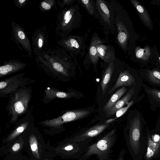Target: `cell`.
Listing matches in <instances>:
<instances>
[{
    "label": "cell",
    "instance_id": "cell-1",
    "mask_svg": "<svg viewBox=\"0 0 160 160\" xmlns=\"http://www.w3.org/2000/svg\"><path fill=\"white\" fill-rule=\"evenodd\" d=\"M116 131L113 129L94 143L89 145L78 160H87L95 155L97 160H112L113 147L117 140Z\"/></svg>",
    "mask_w": 160,
    "mask_h": 160
},
{
    "label": "cell",
    "instance_id": "cell-2",
    "mask_svg": "<svg viewBox=\"0 0 160 160\" xmlns=\"http://www.w3.org/2000/svg\"><path fill=\"white\" fill-rule=\"evenodd\" d=\"M31 97L30 89L25 87L18 89L11 94L7 108L8 114L11 116V121H16L19 116L26 111Z\"/></svg>",
    "mask_w": 160,
    "mask_h": 160
},
{
    "label": "cell",
    "instance_id": "cell-3",
    "mask_svg": "<svg viewBox=\"0 0 160 160\" xmlns=\"http://www.w3.org/2000/svg\"><path fill=\"white\" fill-rule=\"evenodd\" d=\"M23 73H22L1 81L0 82V97H6L18 89L34 82V80L23 78Z\"/></svg>",
    "mask_w": 160,
    "mask_h": 160
},
{
    "label": "cell",
    "instance_id": "cell-4",
    "mask_svg": "<svg viewBox=\"0 0 160 160\" xmlns=\"http://www.w3.org/2000/svg\"><path fill=\"white\" fill-rule=\"evenodd\" d=\"M89 113V111L85 110L69 111L57 118L43 121L42 122V124L48 126L58 127L64 123L84 118Z\"/></svg>",
    "mask_w": 160,
    "mask_h": 160
},
{
    "label": "cell",
    "instance_id": "cell-5",
    "mask_svg": "<svg viewBox=\"0 0 160 160\" xmlns=\"http://www.w3.org/2000/svg\"><path fill=\"white\" fill-rule=\"evenodd\" d=\"M129 134L126 140L132 150L135 154L139 151L141 121L136 116L130 122Z\"/></svg>",
    "mask_w": 160,
    "mask_h": 160
},
{
    "label": "cell",
    "instance_id": "cell-6",
    "mask_svg": "<svg viewBox=\"0 0 160 160\" xmlns=\"http://www.w3.org/2000/svg\"><path fill=\"white\" fill-rule=\"evenodd\" d=\"M108 126V124H100L95 125L90 128L85 132L78 135L71 141L73 142H80L92 138L99 135Z\"/></svg>",
    "mask_w": 160,
    "mask_h": 160
},
{
    "label": "cell",
    "instance_id": "cell-7",
    "mask_svg": "<svg viewBox=\"0 0 160 160\" xmlns=\"http://www.w3.org/2000/svg\"><path fill=\"white\" fill-rule=\"evenodd\" d=\"M135 82L134 78L128 71L121 72L116 82L109 91L108 93L111 94L119 87L131 86Z\"/></svg>",
    "mask_w": 160,
    "mask_h": 160
},
{
    "label": "cell",
    "instance_id": "cell-8",
    "mask_svg": "<svg viewBox=\"0 0 160 160\" xmlns=\"http://www.w3.org/2000/svg\"><path fill=\"white\" fill-rule=\"evenodd\" d=\"M160 148V135L154 134L148 136V142L146 158L150 159L158 152Z\"/></svg>",
    "mask_w": 160,
    "mask_h": 160
},
{
    "label": "cell",
    "instance_id": "cell-9",
    "mask_svg": "<svg viewBox=\"0 0 160 160\" xmlns=\"http://www.w3.org/2000/svg\"><path fill=\"white\" fill-rule=\"evenodd\" d=\"M44 92V98L50 101L57 98L68 99L76 96L74 92L61 91L52 87H47L45 89Z\"/></svg>",
    "mask_w": 160,
    "mask_h": 160
},
{
    "label": "cell",
    "instance_id": "cell-10",
    "mask_svg": "<svg viewBox=\"0 0 160 160\" xmlns=\"http://www.w3.org/2000/svg\"><path fill=\"white\" fill-rule=\"evenodd\" d=\"M134 91V87L131 88L124 97L119 100L114 106L106 112V116L110 117L114 114L118 110L127 103L133 95Z\"/></svg>",
    "mask_w": 160,
    "mask_h": 160
},
{
    "label": "cell",
    "instance_id": "cell-11",
    "mask_svg": "<svg viewBox=\"0 0 160 160\" xmlns=\"http://www.w3.org/2000/svg\"><path fill=\"white\" fill-rule=\"evenodd\" d=\"M116 26L118 31L117 39L121 47L124 49L126 47L128 38V33L125 26L118 18L117 20Z\"/></svg>",
    "mask_w": 160,
    "mask_h": 160
},
{
    "label": "cell",
    "instance_id": "cell-12",
    "mask_svg": "<svg viewBox=\"0 0 160 160\" xmlns=\"http://www.w3.org/2000/svg\"><path fill=\"white\" fill-rule=\"evenodd\" d=\"M114 68V65L113 61H112L109 63L103 73L101 82V88L103 97L107 92Z\"/></svg>",
    "mask_w": 160,
    "mask_h": 160
},
{
    "label": "cell",
    "instance_id": "cell-13",
    "mask_svg": "<svg viewBox=\"0 0 160 160\" xmlns=\"http://www.w3.org/2000/svg\"><path fill=\"white\" fill-rule=\"evenodd\" d=\"M97 50L98 57L107 63L113 61V52L110 48L106 45L99 43L97 45Z\"/></svg>",
    "mask_w": 160,
    "mask_h": 160
},
{
    "label": "cell",
    "instance_id": "cell-14",
    "mask_svg": "<svg viewBox=\"0 0 160 160\" xmlns=\"http://www.w3.org/2000/svg\"><path fill=\"white\" fill-rule=\"evenodd\" d=\"M134 7L138 12L141 20L145 24L150 27L152 25V21L149 14L145 8L139 2L136 0H130Z\"/></svg>",
    "mask_w": 160,
    "mask_h": 160
},
{
    "label": "cell",
    "instance_id": "cell-15",
    "mask_svg": "<svg viewBox=\"0 0 160 160\" xmlns=\"http://www.w3.org/2000/svg\"><path fill=\"white\" fill-rule=\"evenodd\" d=\"M96 2L97 8L102 18L105 22L110 24L111 16L106 3L102 0H97Z\"/></svg>",
    "mask_w": 160,
    "mask_h": 160
},
{
    "label": "cell",
    "instance_id": "cell-16",
    "mask_svg": "<svg viewBox=\"0 0 160 160\" xmlns=\"http://www.w3.org/2000/svg\"><path fill=\"white\" fill-rule=\"evenodd\" d=\"M102 43V41L97 37H94L92 39L89 51V56L92 62L94 65L98 62L99 57L97 50V45Z\"/></svg>",
    "mask_w": 160,
    "mask_h": 160
},
{
    "label": "cell",
    "instance_id": "cell-17",
    "mask_svg": "<svg viewBox=\"0 0 160 160\" xmlns=\"http://www.w3.org/2000/svg\"><path fill=\"white\" fill-rule=\"evenodd\" d=\"M127 88L122 87L118 89L111 97L107 103L103 108V111L106 112L114 106L119 100L121 97L126 92Z\"/></svg>",
    "mask_w": 160,
    "mask_h": 160
},
{
    "label": "cell",
    "instance_id": "cell-18",
    "mask_svg": "<svg viewBox=\"0 0 160 160\" xmlns=\"http://www.w3.org/2000/svg\"><path fill=\"white\" fill-rule=\"evenodd\" d=\"M21 68L20 66L7 64L0 67V77L1 78L14 72Z\"/></svg>",
    "mask_w": 160,
    "mask_h": 160
},
{
    "label": "cell",
    "instance_id": "cell-19",
    "mask_svg": "<svg viewBox=\"0 0 160 160\" xmlns=\"http://www.w3.org/2000/svg\"><path fill=\"white\" fill-rule=\"evenodd\" d=\"M135 54L137 58L147 61L151 55L150 50L148 46H146L144 48L138 47L136 48Z\"/></svg>",
    "mask_w": 160,
    "mask_h": 160
},
{
    "label": "cell",
    "instance_id": "cell-20",
    "mask_svg": "<svg viewBox=\"0 0 160 160\" xmlns=\"http://www.w3.org/2000/svg\"><path fill=\"white\" fill-rule=\"evenodd\" d=\"M148 76L150 80L153 83L160 84V72L155 70L149 71Z\"/></svg>",
    "mask_w": 160,
    "mask_h": 160
},
{
    "label": "cell",
    "instance_id": "cell-21",
    "mask_svg": "<svg viewBox=\"0 0 160 160\" xmlns=\"http://www.w3.org/2000/svg\"><path fill=\"white\" fill-rule=\"evenodd\" d=\"M134 101H132L128 103L127 106L125 107L122 108L118 110L116 112V117L114 118L110 119L105 122V123L108 124L114 121L118 118L120 117L124 114L128 108L133 104Z\"/></svg>",
    "mask_w": 160,
    "mask_h": 160
},
{
    "label": "cell",
    "instance_id": "cell-22",
    "mask_svg": "<svg viewBox=\"0 0 160 160\" xmlns=\"http://www.w3.org/2000/svg\"><path fill=\"white\" fill-rule=\"evenodd\" d=\"M30 143L31 149L33 154L36 157H38L37 142L36 138L33 136L31 138Z\"/></svg>",
    "mask_w": 160,
    "mask_h": 160
},
{
    "label": "cell",
    "instance_id": "cell-23",
    "mask_svg": "<svg viewBox=\"0 0 160 160\" xmlns=\"http://www.w3.org/2000/svg\"><path fill=\"white\" fill-rule=\"evenodd\" d=\"M81 1L89 14L92 15L94 12V7L92 1L90 0H82Z\"/></svg>",
    "mask_w": 160,
    "mask_h": 160
},
{
    "label": "cell",
    "instance_id": "cell-24",
    "mask_svg": "<svg viewBox=\"0 0 160 160\" xmlns=\"http://www.w3.org/2000/svg\"><path fill=\"white\" fill-rule=\"evenodd\" d=\"M28 124V123L27 122H25L21 125L11 134L10 138H12L22 132L26 128Z\"/></svg>",
    "mask_w": 160,
    "mask_h": 160
},
{
    "label": "cell",
    "instance_id": "cell-25",
    "mask_svg": "<svg viewBox=\"0 0 160 160\" xmlns=\"http://www.w3.org/2000/svg\"><path fill=\"white\" fill-rule=\"evenodd\" d=\"M147 92L155 99L160 102V91L153 88H148Z\"/></svg>",
    "mask_w": 160,
    "mask_h": 160
},
{
    "label": "cell",
    "instance_id": "cell-26",
    "mask_svg": "<svg viewBox=\"0 0 160 160\" xmlns=\"http://www.w3.org/2000/svg\"><path fill=\"white\" fill-rule=\"evenodd\" d=\"M69 44L72 48L78 50L81 47V42L79 40L78 38L76 39L75 38H72L69 41Z\"/></svg>",
    "mask_w": 160,
    "mask_h": 160
},
{
    "label": "cell",
    "instance_id": "cell-27",
    "mask_svg": "<svg viewBox=\"0 0 160 160\" xmlns=\"http://www.w3.org/2000/svg\"><path fill=\"white\" fill-rule=\"evenodd\" d=\"M53 68L57 71L59 72H62L63 71V68L62 66L59 63L55 62L53 64Z\"/></svg>",
    "mask_w": 160,
    "mask_h": 160
},
{
    "label": "cell",
    "instance_id": "cell-28",
    "mask_svg": "<svg viewBox=\"0 0 160 160\" xmlns=\"http://www.w3.org/2000/svg\"><path fill=\"white\" fill-rule=\"evenodd\" d=\"M125 153V150L122 149L120 152L117 160H125L124 159V155Z\"/></svg>",
    "mask_w": 160,
    "mask_h": 160
},
{
    "label": "cell",
    "instance_id": "cell-29",
    "mask_svg": "<svg viewBox=\"0 0 160 160\" xmlns=\"http://www.w3.org/2000/svg\"><path fill=\"white\" fill-rule=\"evenodd\" d=\"M41 6L43 8L46 10H49L51 8L50 5L49 4L45 2H42L41 3Z\"/></svg>",
    "mask_w": 160,
    "mask_h": 160
},
{
    "label": "cell",
    "instance_id": "cell-30",
    "mask_svg": "<svg viewBox=\"0 0 160 160\" xmlns=\"http://www.w3.org/2000/svg\"><path fill=\"white\" fill-rule=\"evenodd\" d=\"M20 148V145L18 143L14 144L12 147V150L14 151H16L18 150Z\"/></svg>",
    "mask_w": 160,
    "mask_h": 160
},
{
    "label": "cell",
    "instance_id": "cell-31",
    "mask_svg": "<svg viewBox=\"0 0 160 160\" xmlns=\"http://www.w3.org/2000/svg\"><path fill=\"white\" fill-rule=\"evenodd\" d=\"M18 35L19 38L22 39H23L25 38L24 33L22 31H20L18 32Z\"/></svg>",
    "mask_w": 160,
    "mask_h": 160
},
{
    "label": "cell",
    "instance_id": "cell-32",
    "mask_svg": "<svg viewBox=\"0 0 160 160\" xmlns=\"http://www.w3.org/2000/svg\"><path fill=\"white\" fill-rule=\"evenodd\" d=\"M72 14L70 13L69 15V16L65 20V22L66 23H68L71 20L72 17Z\"/></svg>",
    "mask_w": 160,
    "mask_h": 160
},
{
    "label": "cell",
    "instance_id": "cell-33",
    "mask_svg": "<svg viewBox=\"0 0 160 160\" xmlns=\"http://www.w3.org/2000/svg\"><path fill=\"white\" fill-rule=\"evenodd\" d=\"M71 13V11L69 10H68L66 12L64 16V19L66 20L68 17L69 16V14Z\"/></svg>",
    "mask_w": 160,
    "mask_h": 160
},
{
    "label": "cell",
    "instance_id": "cell-34",
    "mask_svg": "<svg viewBox=\"0 0 160 160\" xmlns=\"http://www.w3.org/2000/svg\"><path fill=\"white\" fill-rule=\"evenodd\" d=\"M42 39L39 38L38 41V46L39 48H41L42 47Z\"/></svg>",
    "mask_w": 160,
    "mask_h": 160
},
{
    "label": "cell",
    "instance_id": "cell-35",
    "mask_svg": "<svg viewBox=\"0 0 160 160\" xmlns=\"http://www.w3.org/2000/svg\"><path fill=\"white\" fill-rule=\"evenodd\" d=\"M26 0H19V2L20 3H22L23 2H25Z\"/></svg>",
    "mask_w": 160,
    "mask_h": 160
}]
</instances>
